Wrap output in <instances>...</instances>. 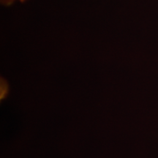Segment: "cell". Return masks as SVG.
<instances>
[{"label": "cell", "instance_id": "cell-1", "mask_svg": "<svg viewBox=\"0 0 158 158\" xmlns=\"http://www.w3.org/2000/svg\"><path fill=\"white\" fill-rule=\"evenodd\" d=\"M15 1H17V0H1V2L5 5H10ZM19 1L24 2L26 0H19Z\"/></svg>", "mask_w": 158, "mask_h": 158}]
</instances>
